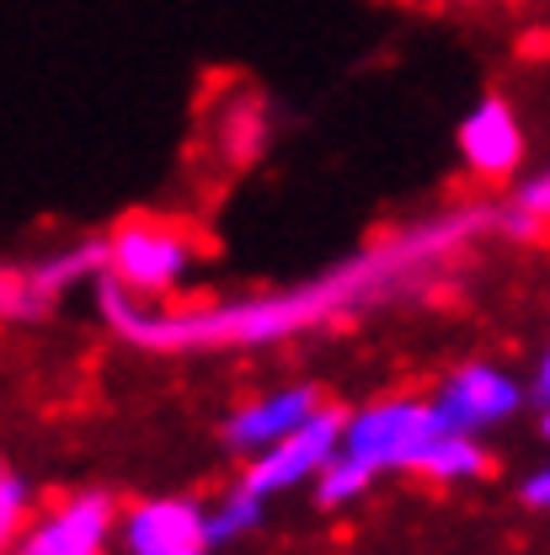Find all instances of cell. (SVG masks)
<instances>
[{"label":"cell","instance_id":"1","mask_svg":"<svg viewBox=\"0 0 550 555\" xmlns=\"http://www.w3.org/2000/svg\"><path fill=\"white\" fill-rule=\"evenodd\" d=\"M491 230V204L486 208H449L422 224H407L396 241H380L358 257L337 262L332 273L299 288L278 294H246V299H219V305H193V310H155L113 278H97V310L113 337L144 352H214V347H268L289 343L299 332H316L337 315H353L363 305H380L391 294H407L412 278L444 268L455 251H465L476 235Z\"/></svg>","mask_w":550,"mask_h":555},{"label":"cell","instance_id":"2","mask_svg":"<svg viewBox=\"0 0 550 555\" xmlns=\"http://www.w3.org/2000/svg\"><path fill=\"white\" fill-rule=\"evenodd\" d=\"M193 262H199L193 235L166 219H124L102 241V278H113L118 288H129L139 299L177 294L193 273Z\"/></svg>","mask_w":550,"mask_h":555},{"label":"cell","instance_id":"3","mask_svg":"<svg viewBox=\"0 0 550 555\" xmlns=\"http://www.w3.org/2000/svg\"><path fill=\"white\" fill-rule=\"evenodd\" d=\"M438 433V416L427 401L417 396H380L358 412H343V433H337V449L347 460L369 465L374 476H391L412 465V454Z\"/></svg>","mask_w":550,"mask_h":555},{"label":"cell","instance_id":"4","mask_svg":"<svg viewBox=\"0 0 550 555\" xmlns=\"http://www.w3.org/2000/svg\"><path fill=\"white\" fill-rule=\"evenodd\" d=\"M427 406L438 416L444 433H465V438H486L497 427H508L513 416H524V379L502 363H460L455 374L438 379V390L427 396Z\"/></svg>","mask_w":550,"mask_h":555},{"label":"cell","instance_id":"5","mask_svg":"<svg viewBox=\"0 0 550 555\" xmlns=\"http://www.w3.org/2000/svg\"><path fill=\"white\" fill-rule=\"evenodd\" d=\"M118 529L113 491H69L16 529L5 555H107Z\"/></svg>","mask_w":550,"mask_h":555},{"label":"cell","instance_id":"6","mask_svg":"<svg viewBox=\"0 0 550 555\" xmlns=\"http://www.w3.org/2000/svg\"><path fill=\"white\" fill-rule=\"evenodd\" d=\"M337 433H343V412L337 406H321L316 416H305L289 438H278L263 454H252L241 486L252 496H263V502H273V496L294 491V486H310L316 470L337 454Z\"/></svg>","mask_w":550,"mask_h":555},{"label":"cell","instance_id":"7","mask_svg":"<svg viewBox=\"0 0 550 555\" xmlns=\"http://www.w3.org/2000/svg\"><path fill=\"white\" fill-rule=\"evenodd\" d=\"M455 139H460V160H465L471 177H482V182H508V177L524 171L529 139H524V124H519L513 102L497 96V91H486L482 102L465 113V124H460Z\"/></svg>","mask_w":550,"mask_h":555},{"label":"cell","instance_id":"8","mask_svg":"<svg viewBox=\"0 0 550 555\" xmlns=\"http://www.w3.org/2000/svg\"><path fill=\"white\" fill-rule=\"evenodd\" d=\"M124 555H188L204 545V502L199 496H144L129 513H118Z\"/></svg>","mask_w":550,"mask_h":555},{"label":"cell","instance_id":"9","mask_svg":"<svg viewBox=\"0 0 550 555\" xmlns=\"http://www.w3.org/2000/svg\"><path fill=\"white\" fill-rule=\"evenodd\" d=\"M321 406H327V396L316 385H278V390H268V396H257V401H246V406H235V412L225 416L219 438H225L230 454H246L252 460L268 443L289 438L305 416H316Z\"/></svg>","mask_w":550,"mask_h":555},{"label":"cell","instance_id":"10","mask_svg":"<svg viewBox=\"0 0 550 555\" xmlns=\"http://www.w3.org/2000/svg\"><path fill=\"white\" fill-rule=\"evenodd\" d=\"M16 278H22V294L33 299V310L43 315L60 294L102 278V241H69V246H60V251L38 257L27 273H16Z\"/></svg>","mask_w":550,"mask_h":555},{"label":"cell","instance_id":"11","mask_svg":"<svg viewBox=\"0 0 550 555\" xmlns=\"http://www.w3.org/2000/svg\"><path fill=\"white\" fill-rule=\"evenodd\" d=\"M407 476L433 486H465V481H486L491 476V454H486L482 438H465V433H433L422 449L412 454Z\"/></svg>","mask_w":550,"mask_h":555},{"label":"cell","instance_id":"12","mask_svg":"<svg viewBox=\"0 0 550 555\" xmlns=\"http://www.w3.org/2000/svg\"><path fill=\"white\" fill-rule=\"evenodd\" d=\"M263 518H268V502L263 496H252L246 486L235 481L219 502H208L204 507V545H230V540H246L252 529H263Z\"/></svg>","mask_w":550,"mask_h":555},{"label":"cell","instance_id":"13","mask_svg":"<svg viewBox=\"0 0 550 555\" xmlns=\"http://www.w3.org/2000/svg\"><path fill=\"white\" fill-rule=\"evenodd\" d=\"M374 481H380V476H374L369 465L347 460L343 449H337V454L316 470V502H321L327 513H337V507H353V502H358V496H363Z\"/></svg>","mask_w":550,"mask_h":555},{"label":"cell","instance_id":"14","mask_svg":"<svg viewBox=\"0 0 550 555\" xmlns=\"http://www.w3.org/2000/svg\"><path fill=\"white\" fill-rule=\"evenodd\" d=\"M27 502H33V486L22 481L16 470H0V555L16 540V529L27 524Z\"/></svg>","mask_w":550,"mask_h":555},{"label":"cell","instance_id":"15","mask_svg":"<svg viewBox=\"0 0 550 555\" xmlns=\"http://www.w3.org/2000/svg\"><path fill=\"white\" fill-rule=\"evenodd\" d=\"M491 230L502 235V241H513V246H529V241H540L546 235V224L535 219V214H524L519 204H491Z\"/></svg>","mask_w":550,"mask_h":555},{"label":"cell","instance_id":"16","mask_svg":"<svg viewBox=\"0 0 550 555\" xmlns=\"http://www.w3.org/2000/svg\"><path fill=\"white\" fill-rule=\"evenodd\" d=\"M508 204H519L524 214H535L540 224L550 219V177L546 171H529V177H519V188L508 193Z\"/></svg>","mask_w":550,"mask_h":555},{"label":"cell","instance_id":"17","mask_svg":"<svg viewBox=\"0 0 550 555\" xmlns=\"http://www.w3.org/2000/svg\"><path fill=\"white\" fill-rule=\"evenodd\" d=\"M524 406L540 416V427H546V416H550V358H535V369H529V379H524Z\"/></svg>","mask_w":550,"mask_h":555},{"label":"cell","instance_id":"18","mask_svg":"<svg viewBox=\"0 0 550 555\" xmlns=\"http://www.w3.org/2000/svg\"><path fill=\"white\" fill-rule=\"evenodd\" d=\"M519 502H524L529 513H546L550 507V470H529V476L519 481Z\"/></svg>","mask_w":550,"mask_h":555},{"label":"cell","instance_id":"19","mask_svg":"<svg viewBox=\"0 0 550 555\" xmlns=\"http://www.w3.org/2000/svg\"><path fill=\"white\" fill-rule=\"evenodd\" d=\"M0 315H22V321H27V315H38V310H33V299L22 294V278H0Z\"/></svg>","mask_w":550,"mask_h":555},{"label":"cell","instance_id":"20","mask_svg":"<svg viewBox=\"0 0 550 555\" xmlns=\"http://www.w3.org/2000/svg\"><path fill=\"white\" fill-rule=\"evenodd\" d=\"M188 555H208V551H188Z\"/></svg>","mask_w":550,"mask_h":555}]
</instances>
